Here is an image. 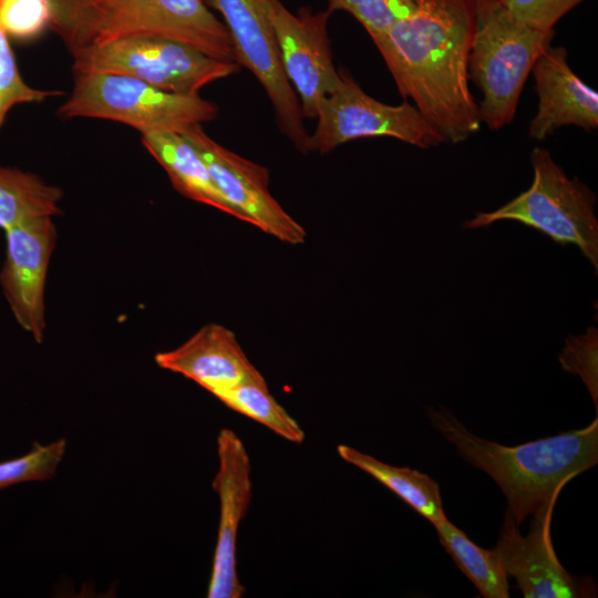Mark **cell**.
<instances>
[{
    "mask_svg": "<svg viewBox=\"0 0 598 598\" xmlns=\"http://www.w3.org/2000/svg\"><path fill=\"white\" fill-rule=\"evenodd\" d=\"M78 73H120L176 94H198L207 84L239 72L235 61L210 58L185 43L159 37L132 35L72 54Z\"/></svg>",
    "mask_w": 598,
    "mask_h": 598,
    "instance_id": "52a82bcc",
    "label": "cell"
},
{
    "mask_svg": "<svg viewBox=\"0 0 598 598\" xmlns=\"http://www.w3.org/2000/svg\"><path fill=\"white\" fill-rule=\"evenodd\" d=\"M182 135L195 147L214 184L240 214L243 221L283 243H305V228L270 194L266 167L218 144L205 133L202 125H194Z\"/></svg>",
    "mask_w": 598,
    "mask_h": 598,
    "instance_id": "30bf717a",
    "label": "cell"
},
{
    "mask_svg": "<svg viewBox=\"0 0 598 598\" xmlns=\"http://www.w3.org/2000/svg\"><path fill=\"white\" fill-rule=\"evenodd\" d=\"M63 93L30 86L21 76L8 34L0 27V132L10 110L24 103L43 102Z\"/></svg>",
    "mask_w": 598,
    "mask_h": 598,
    "instance_id": "cb8c5ba5",
    "label": "cell"
},
{
    "mask_svg": "<svg viewBox=\"0 0 598 598\" xmlns=\"http://www.w3.org/2000/svg\"><path fill=\"white\" fill-rule=\"evenodd\" d=\"M337 452L344 462L374 477L433 525L446 518L440 486L426 474L386 464L344 444L338 445Z\"/></svg>",
    "mask_w": 598,
    "mask_h": 598,
    "instance_id": "ac0fdd59",
    "label": "cell"
},
{
    "mask_svg": "<svg viewBox=\"0 0 598 598\" xmlns=\"http://www.w3.org/2000/svg\"><path fill=\"white\" fill-rule=\"evenodd\" d=\"M413 10L388 31L379 50L401 96L445 143L457 144L481 127L470 91L467 61L475 0H412Z\"/></svg>",
    "mask_w": 598,
    "mask_h": 598,
    "instance_id": "6da1fadb",
    "label": "cell"
},
{
    "mask_svg": "<svg viewBox=\"0 0 598 598\" xmlns=\"http://www.w3.org/2000/svg\"><path fill=\"white\" fill-rule=\"evenodd\" d=\"M564 371L577 374L585 383L598 410V330L589 327L585 333L570 334L558 357Z\"/></svg>",
    "mask_w": 598,
    "mask_h": 598,
    "instance_id": "d4e9b609",
    "label": "cell"
},
{
    "mask_svg": "<svg viewBox=\"0 0 598 598\" xmlns=\"http://www.w3.org/2000/svg\"><path fill=\"white\" fill-rule=\"evenodd\" d=\"M68 100L58 109L62 118L93 117L126 124L140 133H184L213 121L217 106L199 94H176L120 73H78Z\"/></svg>",
    "mask_w": 598,
    "mask_h": 598,
    "instance_id": "8992f818",
    "label": "cell"
},
{
    "mask_svg": "<svg viewBox=\"0 0 598 598\" xmlns=\"http://www.w3.org/2000/svg\"><path fill=\"white\" fill-rule=\"evenodd\" d=\"M530 163L534 178L528 189L493 212H477L463 227L475 229L499 220L519 221L561 246L575 245L597 270L596 195L577 177L568 178L546 148L535 147Z\"/></svg>",
    "mask_w": 598,
    "mask_h": 598,
    "instance_id": "5b68a950",
    "label": "cell"
},
{
    "mask_svg": "<svg viewBox=\"0 0 598 598\" xmlns=\"http://www.w3.org/2000/svg\"><path fill=\"white\" fill-rule=\"evenodd\" d=\"M330 13L305 8L290 12L279 0L272 6L271 21L283 72L297 92L303 117L316 118L318 105L340 80L330 51Z\"/></svg>",
    "mask_w": 598,
    "mask_h": 598,
    "instance_id": "8fae6325",
    "label": "cell"
},
{
    "mask_svg": "<svg viewBox=\"0 0 598 598\" xmlns=\"http://www.w3.org/2000/svg\"><path fill=\"white\" fill-rule=\"evenodd\" d=\"M567 56L564 47L550 44L533 66L538 104L528 127L530 138L545 141L565 125L598 128V94L570 69Z\"/></svg>",
    "mask_w": 598,
    "mask_h": 598,
    "instance_id": "9a60e30c",
    "label": "cell"
},
{
    "mask_svg": "<svg viewBox=\"0 0 598 598\" xmlns=\"http://www.w3.org/2000/svg\"><path fill=\"white\" fill-rule=\"evenodd\" d=\"M327 11H346L368 32L377 49L386 40L390 28L413 10L412 0H327Z\"/></svg>",
    "mask_w": 598,
    "mask_h": 598,
    "instance_id": "7402d4cb",
    "label": "cell"
},
{
    "mask_svg": "<svg viewBox=\"0 0 598 598\" xmlns=\"http://www.w3.org/2000/svg\"><path fill=\"white\" fill-rule=\"evenodd\" d=\"M339 74L337 87L318 105L309 152L327 154L350 141L381 136L420 148L445 143L410 102L382 103L367 94L348 72L341 70Z\"/></svg>",
    "mask_w": 598,
    "mask_h": 598,
    "instance_id": "ba28073f",
    "label": "cell"
},
{
    "mask_svg": "<svg viewBox=\"0 0 598 598\" xmlns=\"http://www.w3.org/2000/svg\"><path fill=\"white\" fill-rule=\"evenodd\" d=\"M4 233L2 292L18 324L41 343L47 327L45 281L56 228L52 217L43 216L17 224Z\"/></svg>",
    "mask_w": 598,
    "mask_h": 598,
    "instance_id": "7c38bea8",
    "label": "cell"
},
{
    "mask_svg": "<svg viewBox=\"0 0 598 598\" xmlns=\"http://www.w3.org/2000/svg\"><path fill=\"white\" fill-rule=\"evenodd\" d=\"M554 30L544 32L517 20L502 0H475L468 78L481 91L482 123L497 131L515 117L519 96Z\"/></svg>",
    "mask_w": 598,
    "mask_h": 598,
    "instance_id": "277c9868",
    "label": "cell"
},
{
    "mask_svg": "<svg viewBox=\"0 0 598 598\" xmlns=\"http://www.w3.org/2000/svg\"><path fill=\"white\" fill-rule=\"evenodd\" d=\"M156 364L193 380L218 398L238 383L262 374L249 361L236 334L208 323L179 347L157 352Z\"/></svg>",
    "mask_w": 598,
    "mask_h": 598,
    "instance_id": "2e32d148",
    "label": "cell"
},
{
    "mask_svg": "<svg viewBox=\"0 0 598 598\" xmlns=\"http://www.w3.org/2000/svg\"><path fill=\"white\" fill-rule=\"evenodd\" d=\"M434 527L442 546L483 597L508 598V576L494 549L477 546L447 518Z\"/></svg>",
    "mask_w": 598,
    "mask_h": 598,
    "instance_id": "ffe728a7",
    "label": "cell"
},
{
    "mask_svg": "<svg viewBox=\"0 0 598 598\" xmlns=\"http://www.w3.org/2000/svg\"><path fill=\"white\" fill-rule=\"evenodd\" d=\"M61 188L39 175L0 166V228L4 231L22 221L60 213Z\"/></svg>",
    "mask_w": 598,
    "mask_h": 598,
    "instance_id": "d6986e66",
    "label": "cell"
},
{
    "mask_svg": "<svg viewBox=\"0 0 598 598\" xmlns=\"http://www.w3.org/2000/svg\"><path fill=\"white\" fill-rule=\"evenodd\" d=\"M555 505L533 515L529 532L522 536L518 526L505 515V523L494 548L507 576H514L525 598H571L588 596L559 563L550 537Z\"/></svg>",
    "mask_w": 598,
    "mask_h": 598,
    "instance_id": "5bb4252c",
    "label": "cell"
},
{
    "mask_svg": "<svg viewBox=\"0 0 598 598\" xmlns=\"http://www.w3.org/2000/svg\"><path fill=\"white\" fill-rule=\"evenodd\" d=\"M520 22L539 31H551L570 10L585 0H502Z\"/></svg>",
    "mask_w": 598,
    "mask_h": 598,
    "instance_id": "4316f807",
    "label": "cell"
},
{
    "mask_svg": "<svg viewBox=\"0 0 598 598\" xmlns=\"http://www.w3.org/2000/svg\"><path fill=\"white\" fill-rule=\"evenodd\" d=\"M141 141L179 194L243 220L214 184L195 147L182 134L152 131L141 133Z\"/></svg>",
    "mask_w": 598,
    "mask_h": 598,
    "instance_id": "e0dca14e",
    "label": "cell"
},
{
    "mask_svg": "<svg viewBox=\"0 0 598 598\" xmlns=\"http://www.w3.org/2000/svg\"><path fill=\"white\" fill-rule=\"evenodd\" d=\"M49 27L71 54L107 41L151 35L235 61L229 32L203 0H47ZM236 62V61H235Z\"/></svg>",
    "mask_w": 598,
    "mask_h": 598,
    "instance_id": "3957f363",
    "label": "cell"
},
{
    "mask_svg": "<svg viewBox=\"0 0 598 598\" xmlns=\"http://www.w3.org/2000/svg\"><path fill=\"white\" fill-rule=\"evenodd\" d=\"M225 19L235 61L248 69L265 89L280 131L303 154L309 134L303 125L299 99L280 61L271 21L276 0H209Z\"/></svg>",
    "mask_w": 598,
    "mask_h": 598,
    "instance_id": "9c48e42d",
    "label": "cell"
},
{
    "mask_svg": "<svg viewBox=\"0 0 598 598\" xmlns=\"http://www.w3.org/2000/svg\"><path fill=\"white\" fill-rule=\"evenodd\" d=\"M217 399L229 409L257 421L287 441L296 444L305 441V431L270 394L262 375L238 383Z\"/></svg>",
    "mask_w": 598,
    "mask_h": 598,
    "instance_id": "44dd1931",
    "label": "cell"
},
{
    "mask_svg": "<svg viewBox=\"0 0 598 598\" xmlns=\"http://www.w3.org/2000/svg\"><path fill=\"white\" fill-rule=\"evenodd\" d=\"M50 17L47 0H0V27L8 37L32 39L49 25Z\"/></svg>",
    "mask_w": 598,
    "mask_h": 598,
    "instance_id": "484cf974",
    "label": "cell"
},
{
    "mask_svg": "<svg viewBox=\"0 0 598 598\" xmlns=\"http://www.w3.org/2000/svg\"><path fill=\"white\" fill-rule=\"evenodd\" d=\"M65 450V439L45 445L34 443L27 454L0 462V489L19 483L51 480Z\"/></svg>",
    "mask_w": 598,
    "mask_h": 598,
    "instance_id": "603a6c76",
    "label": "cell"
},
{
    "mask_svg": "<svg viewBox=\"0 0 598 598\" xmlns=\"http://www.w3.org/2000/svg\"><path fill=\"white\" fill-rule=\"evenodd\" d=\"M218 470L213 488L219 497V524L208 598H240L245 587L237 571L238 528L251 497V463L240 437L224 427L217 435Z\"/></svg>",
    "mask_w": 598,
    "mask_h": 598,
    "instance_id": "4fadbf2b",
    "label": "cell"
},
{
    "mask_svg": "<svg viewBox=\"0 0 598 598\" xmlns=\"http://www.w3.org/2000/svg\"><path fill=\"white\" fill-rule=\"evenodd\" d=\"M427 414L460 455L501 487L507 501L505 515L517 526L555 505L570 480L598 463V417L580 430L506 446L473 434L444 408L427 409Z\"/></svg>",
    "mask_w": 598,
    "mask_h": 598,
    "instance_id": "7a4b0ae2",
    "label": "cell"
}]
</instances>
